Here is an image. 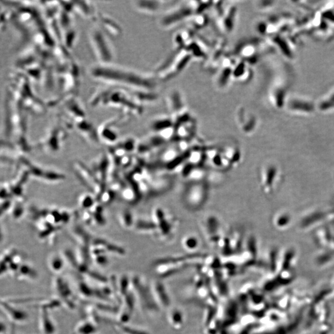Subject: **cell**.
<instances>
[{
    "label": "cell",
    "instance_id": "cell-1",
    "mask_svg": "<svg viewBox=\"0 0 334 334\" xmlns=\"http://www.w3.org/2000/svg\"><path fill=\"white\" fill-rule=\"evenodd\" d=\"M90 74L97 80L125 85L136 90H149L154 86L151 77L131 69L110 63L92 66L90 69Z\"/></svg>",
    "mask_w": 334,
    "mask_h": 334
},
{
    "label": "cell",
    "instance_id": "cell-2",
    "mask_svg": "<svg viewBox=\"0 0 334 334\" xmlns=\"http://www.w3.org/2000/svg\"><path fill=\"white\" fill-rule=\"evenodd\" d=\"M208 196V187L205 183H198L190 186L185 191L184 201L190 209H196L206 203Z\"/></svg>",
    "mask_w": 334,
    "mask_h": 334
},
{
    "label": "cell",
    "instance_id": "cell-3",
    "mask_svg": "<svg viewBox=\"0 0 334 334\" xmlns=\"http://www.w3.org/2000/svg\"><path fill=\"white\" fill-rule=\"evenodd\" d=\"M53 288L56 298L66 308L74 309L76 307L72 289L67 282L60 277H56L53 280Z\"/></svg>",
    "mask_w": 334,
    "mask_h": 334
},
{
    "label": "cell",
    "instance_id": "cell-4",
    "mask_svg": "<svg viewBox=\"0 0 334 334\" xmlns=\"http://www.w3.org/2000/svg\"><path fill=\"white\" fill-rule=\"evenodd\" d=\"M40 329L43 334H55L56 327L51 319L49 311L41 309Z\"/></svg>",
    "mask_w": 334,
    "mask_h": 334
},
{
    "label": "cell",
    "instance_id": "cell-5",
    "mask_svg": "<svg viewBox=\"0 0 334 334\" xmlns=\"http://www.w3.org/2000/svg\"><path fill=\"white\" fill-rule=\"evenodd\" d=\"M0 306H2V309H3L4 311H5L7 316L13 321L23 323V321L28 319V314L24 313V311L14 309L13 307L9 306L5 303H1Z\"/></svg>",
    "mask_w": 334,
    "mask_h": 334
},
{
    "label": "cell",
    "instance_id": "cell-6",
    "mask_svg": "<svg viewBox=\"0 0 334 334\" xmlns=\"http://www.w3.org/2000/svg\"><path fill=\"white\" fill-rule=\"evenodd\" d=\"M97 324L89 320L80 322L75 329V334H97Z\"/></svg>",
    "mask_w": 334,
    "mask_h": 334
},
{
    "label": "cell",
    "instance_id": "cell-7",
    "mask_svg": "<svg viewBox=\"0 0 334 334\" xmlns=\"http://www.w3.org/2000/svg\"><path fill=\"white\" fill-rule=\"evenodd\" d=\"M159 3L157 1H134L133 6L141 13H153L159 8Z\"/></svg>",
    "mask_w": 334,
    "mask_h": 334
},
{
    "label": "cell",
    "instance_id": "cell-8",
    "mask_svg": "<svg viewBox=\"0 0 334 334\" xmlns=\"http://www.w3.org/2000/svg\"><path fill=\"white\" fill-rule=\"evenodd\" d=\"M48 265L49 268L53 273L59 274L63 271L65 262L62 257L58 254H52L49 257Z\"/></svg>",
    "mask_w": 334,
    "mask_h": 334
},
{
    "label": "cell",
    "instance_id": "cell-9",
    "mask_svg": "<svg viewBox=\"0 0 334 334\" xmlns=\"http://www.w3.org/2000/svg\"><path fill=\"white\" fill-rule=\"evenodd\" d=\"M18 277L21 279H26L29 280H34L38 277V273L33 267L29 265L22 264L19 267L18 272H17Z\"/></svg>",
    "mask_w": 334,
    "mask_h": 334
},
{
    "label": "cell",
    "instance_id": "cell-10",
    "mask_svg": "<svg viewBox=\"0 0 334 334\" xmlns=\"http://www.w3.org/2000/svg\"><path fill=\"white\" fill-rule=\"evenodd\" d=\"M319 108L323 112L334 110V90H332L322 99L319 103Z\"/></svg>",
    "mask_w": 334,
    "mask_h": 334
},
{
    "label": "cell",
    "instance_id": "cell-11",
    "mask_svg": "<svg viewBox=\"0 0 334 334\" xmlns=\"http://www.w3.org/2000/svg\"><path fill=\"white\" fill-rule=\"evenodd\" d=\"M117 330L122 334H149L143 329L136 328V327L127 325V324L117 323L115 325Z\"/></svg>",
    "mask_w": 334,
    "mask_h": 334
},
{
    "label": "cell",
    "instance_id": "cell-12",
    "mask_svg": "<svg viewBox=\"0 0 334 334\" xmlns=\"http://www.w3.org/2000/svg\"><path fill=\"white\" fill-rule=\"evenodd\" d=\"M78 290L79 293L81 296L84 297V298H92V296H97V291H95L86 282L83 281L79 282Z\"/></svg>",
    "mask_w": 334,
    "mask_h": 334
},
{
    "label": "cell",
    "instance_id": "cell-13",
    "mask_svg": "<svg viewBox=\"0 0 334 334\" xmlns=\"http://www.w3.org/2000/svg\"><path fill=\"white\" fill-rule=\"evenodd\" d=\"M198 243L197 238L193 235L188 236L183 240L184 245L188 248H193V247H197Z\"/></svg>",
    "mask_w": 334,
    "mask_h": 334
},
{
    "label": "cell",
    "instance_id": "cell-14",
    "mask_svg": "<svg viewBox=\"0 0 334 334\" xmlns=\"http://www.w3.org/2000/svg\"><path fill=\"white\" fill-rule=\"evenodd\" d=\"M93 259L97 266L100 267H105L109 264V259L104 254L97 255L93 257Z\"/></svg>",
    "mask_w": 334,
    "mask_h": 334
}]
</instances>
